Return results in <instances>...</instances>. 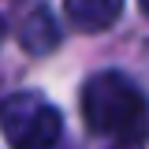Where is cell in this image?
Segmentation results:
<instances>
[{
  "label": "cell",
  "instance_id": "5b68a950",
  "mask_svg": "<svg viewBox=\"0 0 149 149\" xmlns=\"http://www.w3.org/2000/svg\"><path fill=\"white\" fill-rule=\"evenodd\" d=\"M138 4H142V11H146V19H149V0H138Z\"/></svg>",
  "mask_w": 149,
  "mask_h": 149
},
{
  "label": "cell",
  "instance_id": "7a4b0ae2",
  "mask_svg": "<svg viewBox=\"0 0 149 149\" xmlns=\"http://www.w3.org/2000/svg\"><path fill=\"white\" fill-rule=\"evenodd\" d=\"M0 130L11 149H52L63 134V119L41 93L19 90L0 101Z\"/></svg>",
  "mask_w": 149,
  "mask_h": 149
},
{
  "label": "cell",
  "instance_id": "3957f363",
  "mask_svg": "<svg viewBox=\"0 0 149 149\" xmlns=\"http://www.w3.org/2000/svg\"><path fill=\"white\" fill-rule=\"evenodd\" d=\"M15 41L26 49L30 56H45L52 52L56 45H60V26H56V19L49 15V8L45 4H26L15 19Z\"/></svg>",
  "mask_w": 149,
  "mask_h": 149
},
{
  "label": "cell",
  "instance_id": "8992f818",
  "mask_svg": "<svg viewBox=\"0 0 149 149\" xmlns=\"http://www.w3.org/2000/svg\"><path fill=\"white\" fill-rule=\"evenodd\" d=\"M4 34H8V26H4V19H0V41H4Z\"/></svg>",
  "mask_w": 149,
  "mask_h": 149
},
{
  "label": "cell",
  "instance_id": "6da1fadb",
  "mask_svg": "<svg viewBox=\"0 0 149 149\" xmlns=\"http://www.w3.org/2000/svg\"><path fill=\"white\" fill-rule=\"evenodd\" d=\"M82 119L93 134L116 142V149H142L149 138V101L123 71H101L86 82Z\"/></svg>",
  "mask_w": 149,
  "mask_h": 149
},
{
  "label": "cell",
  "instance_id": "277c9868",
  "mask_svg": "<svg viewBox=\"0 0 149 149\" xmlns=\"http://www.w3.org/2000/svg\"><path fill=\"white\" fill-rule=\"evenodd\" d=\"M63 11L82 30H108L123 11V0H63Z\"/></svg>",
  "mask_w": 149,
  "mask_h": 149
}]
</instances>
